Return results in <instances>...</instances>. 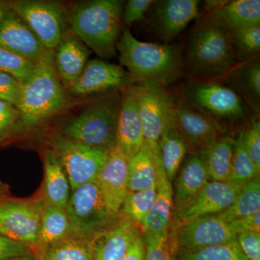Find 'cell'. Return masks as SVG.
<instances>
[{
    "label": "cell",
    "instance_id": "obj_5",
    "mask_svg": "<svg viewBox=\"0 0 260 260\" xmlns=\"http://www.w3.org/2000/svg\"><path fill=\"white\" fill-rule=\"evenodd\" d=\"M120 104L119 95L102 98L70 119L61 133L82 144L112 150L116 146Z\"/></svg>",
    "mask_w": 260,
    "mask_h": 260
},
{
    "label": "cell",
    "instance_id": "obj_29",
    "mask_svg": "<svg viewBox=\"0 0 260 260\" xmlns=\"http://www.w3.org/2000/svg\"><path fill=\"white\" fill-rule=\"evenodd\" d=\"M69 236V220L64 209L46 203L41 216L36 246L40 254L49 246Z\"/></svg>",
    "mask_w": 260,
    "mask_h": 260
},
{
    "label": "cell",
    "instance_id": "obj_4",
    "mask_svg": "<svg viewBox=\"0 0 260 260\" xmlns=\"http://www.w3.org/2000/svg\"><path fill=\"white\" fill-rule=\"evenodd\" d=\"M185 64L199 78H217L236 64V54L226 29L210 19L200 24L189 40Z\"/></svg>",
    "mask_w": 260,
    "mask_h": 260
},
{
    "label": "cell",
    "instance_id": "obj_32",
    "mask_svg": "<svg viewBox=\"0 0 260 260\" xmlns=\"http://www.w3.org/2000/svg\"><path fill=\"white\" fill-rule=\"evenodd\" d=\"M156 194V184L144 190L128 191L121 209L124 217L141 225L155 201Z\"/></svg>",
    "mask_w": 260,
    "mask_h": 260
},
{
    "label": "cell",
    "instance_id": "obj_22",
    "mask_svg": "<svg viewBox=\"0 0 260 260\" xmlns=\"http://www.w3.org/2000/svg\"><path fill=\"white\" fill-rule=\"evenodd\" d=\"M200 153L191 157L181 169L175 183L173 220L177 219L209 181Z\"/></svg>",
    "mask_w": 260,
    "mask_h": 260
},
{
    "label": "cell",
    "instance_id": "obj_43",
    "mask_svg": "<svg viewBox=\"0 0 260 260\" xmlns=\"http://www.w3.org/2000/svg\"><path fill=\"white\" fill-rule=\"evenodd\" d=\"M154 3L152 0H129L123 10L122 20L126 25H130L141 20Z\"/></svg>",
    "mask_w": 260,
    "mask_h": 260
},
{
    "label": "cell",
    "instance_id": "obj_31",
    "mask_svg": "<svg viewBox=\"0 0 260 260\" xmlns=\"http://www.w3.org/2000/svg\"><path fill=\"white\" fill-rule=\"evenodd\" d=\"M39 258L40 260H93L92 242L69 236L49 246Z\"/></svg>",
    "mask_w": 260,
    "mask_h": 260
},
{
    "label": "cell",
    "instance_id": "obj_20",
    "mask_svg": "<svg viewBox=\"0 0 260 260\" xmlns=\"http://www.w3.org/2000/svg\"><path fill=\"white\" fill-rule=\"evenodd\" d=\"M140 232L138 224L133 220L125 217L119 218L91 240L93 260H122Z\"/></svg>",
    "mask_w": 260,
    "mask_h": 260
},
{
    "label": "cell",
    "instance_id": "obj_50",
    "mask_svg": "<svg viewBox=\"0 0 260 260\" xmlns=\"http://www.w3.org/2000/svg\"><path fill=\"white\" fill-rule=\"evenodd\" d=\"M3 200H1V199H0V203H3Z\"/></svg>",
    "mask_w": 260,
    "mask_h": 260
},
{
    "label": "cell",
    "instance_id": "obj_23",
    "mask_svg": "<svg viewBox=\"0 0 260 260\" xmlns=\"http://www.w3.org/2000/svg\"><path fill=\"white\" fill-rule=\"evenodd\" d=\"M175 120L178 129L192 148H203L222 133L216 121L186 106H176Z\"/></svg>",
    "mask_w": 260,
    "mask_h": 260
},
{
    "label": "cell",
    "instance_id": "obj_11",
    "mask_svg": "<svg viewBox=\"0 0 260 260\" xmlns=\"http://www.w3.org/2000/svg\"><path fill=\"white\" fill-rule=\"evenodd\" d=\"M178 249L193 252L210 246L226 244L237 239L228 223L215 215L194 219L180 226L171 229Z\"/></svg>",
    "mask_w": 260,
    "mask_h": 260
},
{
    "label": "cell",
    "instance_id": "obj_15",
    "mask_svg": "<svg viewBox=\"0 0 260 260\" xmlns=\"http://www.w3.org/2000/svg\"><path fill=\"white\" fill-rule=\"evenodd\" d=\"M133 79L119 65L95 59L87 62L79 78L68 89L75 95H90L120 88Z\"/></svg>",
    "mask_w": 260,
    "mask_h": 260
},
{
    "label": "cell",
    "instance_id": "obj_9",
    "mask_svg": "<svg viewBox=\"0 0 260 260\" xmlns=\"http://www.w3.org/2000/svg\"><path fill=\"white\" fill-rule=\"evenodd\" d=\"M11 9L19 15L48 50L54 51L68 31L66 12L61 3L45 0H18Z\"/></svg>",
    "mask_w": 260,
    "mask_h": 260
},
{
    "label": "cell",
    "instance_id": "obj_27",
    "mask_svg": "<svg viewBox=\"0 0 260 260\" xmlns=\"http://www.w3.org/2000/svg\"><path fill=\"white\" fill-rule=\"evenodd\" d=\"M160 158L158 146L143 148L128 165V191L144 190L156 184L157 164Z\"/></svg>",
    "mask_w": 260,
    "mask_h": 260
},
{
    "label": "cell",
    "instance_id": "obj_19",
    "mask_svg": "<svg viewBox=\"0 0 260 260\" xmlns=\"http://www.w3.org/2000/svg\"><path fill=\"white\" fill-rule=\"evenodd\" d=\"M143 145L144 135L138 104L133 89L129 88L121 96L116 146L129 160L141 150Z\"/></svg>",
    "mask_w": 260,
    "mask_h": 260
},
{
    "label": "cell",
    "instance_id": "obj_38",
    "mask_svg": "<svg viewBox=\"0 0 260 260\" xmlns=\"http://www.w3.org/2000/svg\"><path fill=\"white\" fill-rule=\"evenodd\" d=\"M238 85L249 99L259 103L260 98V65L257 59L247 63L237 72Z\"/></svg>",
    "mask_w": 260,
    "mask_h": 260
},
{
    "label": "cell",
    "instance_id": "obj_25",
    "mask_svg": "<svg viewBox=\"0 0 260 260\" xmlns=\"http://www.w3.org/2000/svg\"><path fill=\"white\" fill-rule=\"evenodd\" d=\"M208 19L226 30L260 25V1H228L218 9L211 12Z\"/></svg>",
    "mask_w": 260,
    "mask_h": 260
},
{
    "label": "cell",
    "instance_id": "obj_47",
    "mask_svg": "<svg viewBox=\"0 0 260 260\" xmlns=\"http://www.w3.org/2000/svg\"><path fill=\"white\" fill-rule=\"evenodd\" d=\"M228 1H206L205 4H206V9L211 10V12L214 10L218 9L220 7L223 6L225 5Z\"/></svg>",
    "mask_w": 260,
    "mask_h": 260
},
{
    "label": "cell",
    "instance_id": "obj_30",
    "mask_svg": "<svg viewBox=\"0 0 260 260\" xmlns=\"http://www.w3.org/2000/svg\"><path fill=\"white\" fill-rule=\"evenodd\" d=\"M259 208V177H256L242 185L240 192L227 209L215 215L228 223L234 219L255 213Z\"/></svg>",
    "mask_w": 260,
    "mask_h": 260
},
{
    "label": "cell",
    "instance_id": "obj_21",
    "mask_svg": "<svg viewBox=\"0 0 260 260\" xmlns=\"http://www.w3.org/2000/svg\"><path fill=\"white\" fill-rule=\"evenodd\" d=\"M90 51L75 34L68 30L54 49V66L59 79L67 88L83 73Z\"/></svg>",
    "mask_w": 260,
    "mask_h": 260
},
{
    "label": "cell",
    "instance_id": "obj_26",
    "mask_svg": "<svg viewBox=\"0 0 260 260\" xmlns=\"http://www.w3.org/2000/svg\"><path fill=\"white\" fill-rule=\"evenodd\" d=\"M234 145L233 138L225 135L200 148V156L212 181H230Z\"/></svg>",
    "mask_w": 260,
    "mask_h": 260
},
{
    "label": "cell",
    "instance_id": "obj_45",
    "mask_svg": "<svg viewBox=\"0 0 260 260\" xmlns=\"http://www.w3.org/2000/svg\"><path fill=\"white\" fill-rule=\"evenodd\" d=\"M236 235L248 232H260V210L247 216L234 219L228 223Z\"/></svg>",
    "mask_w": 260,
    "mask_h": 260
},
{
    "label": "cell",
    "instance_id": "obj_39",
    "mask_svg": "<svg viewBox=\"0 0 260 260\" xmlns=\"http://www.w3.org/2000/svg\"><path fill=\"white\" fill-rule=\"evenodd\" d=\"M244 143L246 151L254 164L256 172H260V123L253 121L251 126L244 132Z\"/></svg>",
    "mask_w": 260,
    "mask_h": 260
},
{
    "label": "cell",
    "instance_id": "obj_33",
    "mask_svg": "<svg viewBox=\"0 0 260 260\" xmlns=\"http://www.w3.org/2000/svg\"><path fill=\"white\" fill-rule=\"evenodd\" d=\"M244 143V132H241L234 140V151L231 169L230 181L239 185L259 177Z\"/></svg>",
    "mask_w": 260,
    "mask_h": 260
},
{
    "label": "cell",
    "instance_id": "obj_36",
    "mask_svg": "<svg viewBox=\"0 0 260 260\" xmlns=\"http://www.w3.org/2000/svg\"><path fill=\"white\" fill-rule=\"evenodd\" d=\"M145 260H179V249L172 231L157 237H143Z\"/></svg>",
    "mask_w": 260,
    "mask_h": 260
},
{
    "label": "cell",
    "instance_id": "obj_41",
    "mask_svg": "<svg viewBox=\"0 0 260 260\" xmlns=\"http://www.w3.org/2000/svg\"><path fill=\"white\" fill-rule=\"evenodd\" d=\"M237 241L248 260H260V232L239 234Z\"/></svg>",
    "mask_w": 260,
    "mask_h": 260
},
{
    "label": "cell",
    "instance_id": "obj_24",
    "mask_svg": "<svg viewBox=\"0 0 260 260\" xmlns=\"http://www.w3.org/2000/svg\"><path fill=\"white\" fill-rule=\"evenodd\" d=\"M44 200L47 204L65 209L71 195L69 180L52 150L44 154Z\"/></svg>",
    "mask_w": 260,
    "mask_h": 260
},
{
    "label": "cell",
    "instance_id": "obj_12",
    "mask_svg": "<svg viewBox=\"0 0 260 260\" xmlns=\"http://www.w3.org/2000/svg\"><path fill=\"white\" fill-rule=\"evenodd\" d=\"M186 96L203 112L222 119H242L246 116L245 106L239 94L216 82H200L190 85Z\"/></svg>",
    "mask_w": 260,
    "mask_h": 260
},
{
    "label": "cell",
    "instance_id": "obj_28",
    "mask_svg": "<svg viewBox=\"0 0 260 260\" xmlns=\"http://www.w3.org/2000/svg\"><path fill=\"white\" fill-rule=\"evenodd\" d=\"M159 152L164 171L172 183L187 152L188 144L177 123L169 126L160 135L158 142Z\"/></svg>",
    "mask_w": 260,
    "mask_h": 260
},
{
    "label": "cell",
    "instance_id": "obj_14",
    "mask_svg": "<svg viewBox=\"0 0 260 260\" xmlns=\"http://www.w3.org/2000/svg\"><path fill=\"white\" fill-rule=\"evenodd\" d=\"M0 47L34 63L40 61L49 51L28 24L12 9L0 21Z\"/></svg>",
    "mask_w": 260,
    "mask_h": 260
},
{
    "label": "cell",
    "instance_id": "obj_3",
    "mask_svg": "<svg viewBox=\"0 0 260 260\" xmlns=\"http://www.w3.org/2000/svg\"><path fill=\"white\" fill-rule=\"evenodd\" d=\"M116 49L119 60L133 78L153 81L165 85L177 79L183 62L177 47L138 40L128 29H124Z\"/></svg>",
    "mask_w": 260,
    "mask_h": 260
},
{
    "label": "cell",
    "instance_id": "obj_48",
    "mask_svg": "<svg viewBox=\"0 0 260 260\" xmlns=\"http://www.w3.org/2000/svg\"><path fill=\"white\" fill-rule=\"evenodd\" d=\"M10 9H11V3L8 2L0 1V21Z\"/></svg>",
    "mask_w": 260,
    "mask_h": 260
},
{
    "label": "cell",
    "instance_id": "obj_7",
    "mask_svg": "<svg viewBox=\"0 0 260 260\" xmlns=\"http://www.w3.org/2000/svg\"><path fill=\"white\" fill-rule=\"evenodd\" d=\"M49 143L66 173L72 191L96 179L111 151L82 144L61 133L51 134Z\"/></svg>",
    "mask_w": 260,
    "mask_h": 260
},
{
    "label": "cell",
    "instance_id": "obj_6",
    "mask_svg": "<svg viewBox=\"0 0 260 260\" xmlns=\"http://www.w3.org/2000/svg\"><path fill=\"white\" fill-rule=\"evenodd\" d=\"M70 223V237L93 240L119 220L108 209L96 181L72 191L65 208Z\"/></svg>",
    "mask_w": 260,
    "mask_h": 260
},
{
    "label": "cell",
    "instance_id": "obj_37",
    "mask_svg": "<svg viewBox=\"0 0 260 260\" xmlns=\"http://www.w3.org/2000/svg\"><path fill=\"white\" fill-rule=\"evenodd\" d=\"M37 63L32 62L0 47V73H6L23 81L31 74Z\"/></svg>",
    "mask_w": 260,
    "mask_h": 260
},
{
    "label": "cell",
    "instance_id": "obj_34",
    "mask_svg": "<svg viewBox=\"0 0 260 260\" xmlns=\"http://www.w3.org/2000/svg\"><path fill=\"white\" fill-rule=\"evenodd\" d=\"M227 31L239 60L246 61L259 54L260 25L233 28Z\"/></svg>",
    "mask_w": 260,
    "mask_h": 260
},
{
    "label": "cell",
    "instance_id": "obj_16",
    "mask_svg": "<svg viewBox=\"0 0 260 260\" xmlns=\"http://www.w3.org/2000/svg\"><path fill=\"white\" fill-rule=\"evenodd\" d=\"M129 161L124 153L116 146L111 150L95 179L108 209L116 216H119L128 192Z\"/></svg>",
    "mask_w": 260,
    "mask_h": 260
},
{
    "label": "cell",
    "instance_id": "obj_2",
    "mask_svg": "<svg viewBox=\"0 0 260 260\" xmlns=\"http://www.w3.org/2000/svg\"><path fill=\"white\" fill-rule=\"evenodd\" d=\"M122 12L120 0L80 2L72 9L70 30L101 57H112L121 32Z\"/></svg>",
    "mask_w": 260,
    "mask_h": 260
},
{
    "label": "cell",
    "instance_id": "obj_1",
    "mask_svg": "<svg viewBox=\"0 0 260 260\" xmlns=\"http://www.w3.org/2000/svg\"><path fill=\"white\" fill-rule=\"evenodd\" d=\"M67 102L64 85L54 66V50H49L31 74L21 81L16 126L20 129L35 127L61 110Z\"/></svg>",
    "mask_w": 260,
    "mask_h": 260
},
{
    "label": "cell",
    "instance_id": "obj_8",
    "mask_svg": "<svg viewBox=\"0 0 260 260\" xmlns=\"http://www.w3.org/2000/svg\"><path fill=\"white\" fill-rule=\"evenodd\" d=\"M136 99L143 126L144 144L158 146L164 130L176 122L175 108L165 85L153 81H140L131 87Z\"/></svg>",
    "mask_w": 260,
    "mask_h": 260
},
{
    "label": "cell",
    "instance_id": "obj_46",
    "mask_svg": "<svg viewBox=\"0 0 260 260\" xmlns=\"http://www.w3.org/2000/svg\"><path fill=\"white\" fill-rule=\"evenodd\" d=\"M122 260H145V241L141 232L131 243Z\"/></svg>",
    "mask_w": 260,
    "mask_h": 260
},
{
    "label": "cell",
    "instance_id": "obj_13",
    "mask_svg": "<svg viewBox=\"0 0 260 260\" xmlns=\"http://www.w3.org/2000/svg\"><path fill=\"white\" fill-rule=\"evenodd\" d=\"M242 187L232 181H209L181 215L173 220L171 229L200 217L221 213L234 203Z\"/></svg>",
    "mask_w": 260,
    "mask_h": 260
},
{
    "label": "cell",
    "instance_id": "obj_49",
    "mask_svg": "<svg viewBox=\"0 0 260 260\" xmlns=\"http://www.w3.org/2000/svg\"><path fill=\"white\" fill-rule=\"evenodd\" d=\"M6 260H40L39 256L36 252H31L25 255L17 256V257L11 258Z\"/></svg>",
    "mask_w": 260,
    "mask_h": 260
},
{
    "label": "cell",
    "instance_id": "obj_40",
    "mask_svg": "<svg viewBox=\"0 0 260 260\" xmlns=\"http://www.w3.org/2000/svg\"><path fill=\"white\" fill-rule=\"evenodd\" d=\"M21 81L6 73H0V101L18 107Z\"/></svg>",
    "mask_w": 260,
    "mask_h": 260
},
{
    "label": "cell",
    "instance_id": "obj_17",
    "mask_svg": "<svg viewBox=\"0 0 260 260\" xmlns=\"http://www.w3.org/2000/svg\"><path fill=\"white\" fill-rule=\"evenodd\" d=\"M198 0H162L157 2L153 12L155 32L164 40L180 34L199 13Z\"/></svg>",
    "mask_w": 260,
    "mask_h": 260
},
{
    "label": "cell",
    "instance_id": "obj_42",
    "mask_svg": "<svg viewBox=\"0 0 260 260\" xmlns=\"http://www.w3.org/2000/svg\"><path fill=\"white\" fill-rule=\"evenodd\" d=\"M31 246L23 243L16 242L9 238L0 235V260L25 255L34 252Z\"/></svg>",
    "mask_w": 260,
    "mask_h": 260
},
{
    "label": "cell",
    "instance_id": "obj_44",
    "mask_svg": "<svg viewBox=\"0 0 260 260\" xmlns=\"http://www.w3.org/2000/svg\"><path fill=\"white\" fill-rule=\"evenodd\" d=\"M20 119V112L10 103L0 101V139L16 125Z\"/></svg>",
    "mask_w": 260,
    "mask_h": 260
},
{
    "label": "cell",
    "instance_id": "obj_35",
    "mask_svg": "<svg viewBox=\"0 0 260 260\" xmlns=\"http://www.w3.org/2000/svg\"><path fill=\"white\" fill-rule=\"evenodd\" d=\"M179 260H248L237 239L193 252L179 251Z\"/></svg>",
    "mask_w": 260,
    "mask_h": 260
},
{
    "label": "cell",
    "instance_id": "obj_18",
    "mask_svg": "<svg viewBox=\"0 0 260 260\" xmlns=\"http://www.w3.org/2000/svg\"><path fill=\"white\" fill-rule=\"evenodd\" d=\"M156 186V198L140 225L143 237L161 235L169 232L172 225L174 190L164 171L160 156L157 164Z\"/></svg>",
    "mask_w": 260,
    "mask_h": 260
},
{
    "label": "cell",
    "instance_id": "obj_10",
    "mask_svg": "<svg viewBox=\"0 0 260 260\" xmlns=\"http://www.w3.org/2000/svg\"><path fill=\"white\" fill-rule=\"evenodd\" d=\"M45 204L41 198L0 203V235L36 247Z\"/></svg>",
    "mask_w": 260,
    "mask_h": 260
}]
</instances>
